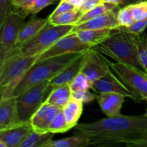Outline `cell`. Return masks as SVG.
<instances>
[{
  "label": "cell",
  "mask_w": 147,
  "mask_h": 147,
  "mask_svg": "<svg viewBox=\"0 0 147 147\" xmlns=\"http://www.w3.org/2000/svg\"><path fill=\"white\" fill-rule=\"evenodd\" d=\"M64 108L67 109L70 113H73L78 119H80L82 113H83V103L77 100V99L72 98L70 101L67 103V104Z\"/></svg>",
  "instance_id": "1f68e13d"
},
{
  "label": "cell",
  "mask_w": 147,
  "mask_h": 147,
  "mask_svg": "<svg viewBox=\"0 0 147 147\" xmlns=\"http://www.w3.org/2000/svg\"><path fill=\"white\" fill-rule=\"evenodd\" d=\"M81 53H68L37 61L17 85L12 96L16 97L34 85L45 80H51Z\"/></svg>",
  "instance_id": "3957f363"
},
{
  "label": "cell",
  "mask_w": 147,
  "mask_h": 147,
  "mask_svg": "<svg viewBox=\"0 0 147 147\" xmlns=\"http://www.w3.org/2000/svg\"><path fill=\"white\" fill-rule=\"evenodd\" d=\"M50 80L34 85L16 96L19 116L22 121H29L34 113L42 105L51 92Z\"/></svg>",
  "instance_id": "8992f818"
},
{
  "label": "cell",
  "mask_w": 147,
  "mask_h": 147,
  "mask_svg": "<svg viewBox=\"0 0 147 147\" xmlns=\"http://www.w3.org/2000/svg\"><path fill=\"white\" fill-rule=\"evenodd\" d=\"M26 16L19 9H11L0 26V63L11 55L17 47L19 34Z\"/></svg>",
  "instance_id": "52a82bcc"
},
{
  "label": "cell",
  "mask_w": 147,
  "mask_h": 147,
  "mask_svg": "<svg viewBox=\"0 0 147 147\" xmlns=\"http://www.w3.org/2000/svg\"><path fill=\"white\" fill-rule=\"evenodd\" d=\"M35 0H11V5L17 9L24 11L30 7Z\"/></svg>",
  "instance_id": "8d00e7d4"
},
{
  "label": "cell",
  "mask_w": 147,
  "mask_h": 147,
  "mask_svg": "<svg viewBox=\"0 0 147 147\" xmlns=\"http://www.w3.org/2000/svg\"><path fill=\"white\" fill-rule=\"evenodd\" d=\"M92 83L85 73L80 72L70 83L72 91H82L91 89Z\"/></svg>",
  "instance_id": "4316f807"
},
{
  "label": "cell",
  "mask_w": 147,
  "mask_h": 147,
  "mask_svg": "<svg viewBox=\"0 0 147 147\" xmlns=\"http://www.w3.org/2000/svg\"><path fill=\"white\" fill-rule=\"evenodd\" d=\"M100 3H102V1H99V0H84L82 5L79 7V9L83 14L96 7Z\"/></svg>",
  "instance_id": "74e56055"
},
{
  "label": "cell",
  "mask_w": 147,
  "mask_h": 147,
  "mask_svg": "<svg viewBox=\"0 0 147 147\" xmlns=\"http://www.w3.org/2000/svg\"><path fill=\"white\" fill-rule=\"evenodd\" d=\"M90 48L91 47L80 41L75 32H72L70 34L59 39L50 48L42 53L37 61L68 53H83Z\"/></svg>",
  "instance_id": "30bf717a"
},
{
  "label": "cell",
  "mask_w": 147,
  "mask_h": 147,
  "mask_svg": "<svg viewBox=\"0 0 147 147\" xmlns=\"http://www.w3.org/2000/svg\"><path fill=\"white\" fill-rule=\"evenodd\" d=\"M117 20L119 28L129 27L135 23L133 14L131 12V7L129 4L118 10Z\"/></svg>",
  "instance_id": "d4e9b609"
},
{
  "label": "cell",
  "mask_w": 147,
  "mask_h": 147,
  "mask_svg": "<svg viewBox=\"0 0 147 147\" xmlns=\"http://www.w3.org/2000/svg\"><path fill=\"white\" fill-rule=\"evenodd\" d=\"M90 146L89 139L84 134H78L58 140H53L48 147H86Z\"/></svg>",
  "instance_id": "7402d4cb"
},
{
  "label": "cell",
  "mask_w": 147,
  "mask_h": 147,
  "mask_svg": "<svg viewBox=\"0 0 147 147\" xmlns=\"http://www.w3.org/2000/svg\"><path fill=\"white\" fill-rule=\"evenodd\" d=\"M144 100L145 101H146V103H147V98L146 99H144ZM145 115H146V116H147V108H146V111H145V113H144Z\"/></svg>",
  "instance_id": "b9f144b4"
},
{
  "label": "cell",
  "mask_w": 147,
  "mask_h": 147,
  "mask_svg": "<svg viewBox=\"0 0 147 147\" xmlns=\"http://www.w3.org/2000/svg\"><path fill=\"white\" fill-rule=\"evenodd\" d=\"M117 8L118 6L114 5V4H109V3L105 2L100 3L98 5L96 6V7L90 9V11L82 14L80 20L77 22V23L74 26H77L80 24H83V23L86 22H88L89 20H92V19H94L96 17H98L99 15H101V14H104V13L108 12V11H111V10L115 9Z\"/></svg>",
  "instance_id": "cb8c5ba5"
},
{
  "label": "cell",
  "mask_w": 147,
  "mask_h": 147,
  "mask_svg": "<svg viewBox=\"0 0 147 147\" xmlns=\"http://www.w3.org/2000/svg\"><path fill=\"white\" fill-rule=\"evenodd\" d=\"M72 98V90L70 84L53 88L45 102L63 109Z\"/></svg>",
  "instance_id": "ffe728a7"
},
{
  "label": "cell",
  "mask_w": 147,
  "mask_h": 147,
  "mask_svg": "<svg viewBox=\"0 0 147 147\" xmlns=\"http://www.w3.org/2000/svg\"><path fill=\"white\" fill-rule=\"evenodd\" d=\"M147 27V17L141 20V21L136 22L134 24H132L129 27H123V28H118L120 30L126 31L130 34L136 36H139L144 32L145 30Z\"/></svg>",
  "instance_id": "4dcf8cb0"
},
{
  "label": "cell",
  "mask_w": 147,
  "mask_h": 147,
  "mask_svg": "<svg viewBox=\"0 0 147 147\" xmlns=\"http://www.w3.org/2000/svg\"><path fill=\"white\" fill-rule=\"evenodd\" d=\"M70 129H71L68 126L66 121L63 109H62L50 123L49 126V131L53 134L65 133Z\"/></svg>",
  "instance_id": "484cf974"
},
{
  "label": "cell",
  "mask_w": 147,
  "mask_h": 147,
  "mask_svg": "<svg viewBox=\"0 0 147 147\" xmlns=\"http://www.w3.org/2000/svg\"><path fill=\"white\" fill-rule=\"evenodd\" d=\"M11 0H0V26L11 9Z\"/></svg>",
  "instance_id": "d590c367"
},
{
  "label": "cell",
  "mask_w": 147,
  "mask_h": 147,
  "mask_svg": "<svg viewBox=\"0 0 147 147\" xmlns=\"http://www.w3.org/2000/svg\"><path fill=\"white\" fill-rule=\"evenodd\" d=\"M57 1H58V0H35L29 8L22 11L26 17L27 15H30V14H34L35 15L39 11L45 8L46 7L54 4Z\"/></svg>",
  "instance_id": "f546056e"
},
{
  "label": "cell",
  "mask_w": 147,
  "mask_h": 147,
  "mask_svg": "<svg viewBox=\"0 0 147 147\" xmlns=\"http://www.w3.org/2000/svg\"><path fill=\"white\" fill-rule=\"evenodd\" d=\"M110 70L106 58L103 54L91 48L86 58L82 72L88 76L92 83L103 77Z\"/></svg>",
  "instance_id": "7c38bea8"
},
{
  "label": "cell",
  "mask_w": 147,
  "mask_h": 147,
  "mask_svg": "<svg viewBox=\"0 0 147 147\" xmlns=\"http://www.w3.org/2000/svg\"><path fill=\"white\" fill-rule=\"evenodd\" d=\"M39 57L13 53L0 63V98L12 96L17 85Z\"/></svg>",
  "instance_id": "277c9868"
},
{
  "label": "cell",
  "mask_w": 147,
  "mask_h": 147,
  "mask_svg": "<svg viewBox=\"0 0 147 147\" xmlns=\"http://www.w3.org/2000/svg\"><path fill=\"white\" fill-rule=\"evenodd\" d=\"M23 122L19 116L16 97L0 98V131L14 127Z\"/></svg>",
  "instance_id": "5bb4252c"
},
{
  "label": "cell",
  "mask_w": 147,
  "mask_h": 147,
  "mask_svg": "<svg viewBox=\"0 0 147 147\" xmlns=\"http://www.w3.org/2000/svg\"><path fill=\"white\" fill-rule=\"evenodd\" d=\"M61 109L45 101L30 120L34 131L40 133L48 132L50 123Z\"/></svg>",
  "instance_id": "9a60e30c"
},
{
  "label": "cell",
  "mask_w": 147,
  "mask_h": 147,
  "mask_svg": "<svg viewBox=\"0 0 147 147\" xmlns=\"http://www.w3.org/2000/svg\"><path fill=\"white\" fill-rule=\"evenodd\" d=\"M72 98L77 99L83 102V103H90L96 98V95L92 93L91 92L89 91V90H82V91H72Z\"/></svg>",
  "instance_id": "e575fe53"
},
{
  "label": "cell",
  "mask_w": 147,
  "mask_h": 147,
  "mask_svg": "<svg viewBox=\"0 0 147 147\" xmlns=\"http://www.w3.org/2000/svg\"><path fill=\"white\" fill-rule=\"evenodd\" d=\"M54 134L50 131L40 133L34 131L22 143L20 147H48L53 141Z\"/></svg>",
  "instance_id": "44dd1931"
},
{
  "label": "cell",
  "mask_w": 147,
  "mask_h": 147,
  "mask_svg": "<svg viewBox=\"0 0 147 147\" xmlns=\"http://www.w3.org/2000/svg\"><path fill=\"white\" fill-rule=\"evenodd\" d=\"M91 90L95 93H116L129 98L136 102H141L142 97L131 88L127 83H125L111 69L106 75L98 79L92 84Z\"/></svg>",
  "instance_id": "ba28073f"
},
{
  "label": "cell",
  "mask_w": 147,
  "mask_h": 147,
  "mask_svg": "<svg viewBox=\"0 0 147 147\" xmlns=\"http://www.w3.org/2000/svg\"><path fill=\"white\" fill-rule=\"evenodd\" d=\"M91 48L82 53L78 57L67 65L59 74L50 80L52 88L58 87L63 85L70 84L72 80L82 71L86 61V58Z\"/></svg>",
  "instance_id": "4fadbf2b"
},
{
  "label": "cell",
  "mask_w": 147,
  "mask_h": 147,
  "mask_svg": "<svg viewBox=\"0 0 147 147\" xmlns=\"http://www.w3.org/2000/svg\"><path fill=\"white\" fill-rule=\"evenodd\" d=\"M140 1V0H128L127 2H126V4H132V3L136 2V1Z\"/></svg>",
  "instance_id": "60d3db41"
},
{
  "label": "cell",
  "mask_w": 147,
  "mask_h": 147,
  "mask_svg": "<svg viewBox=\"0 0 147 147\" xmlns=\"http://www.w3.org/2000/svg\"><path fill=\"white\" fill-rule=\"evenodd\" d=\"M88 137L90 146L122 145L147 131V116L118 115L93 123H79L75 127Z\"/></svg>",
  "instance_id": "6da1fadb"
},
{
  "label": "cell",
  "mask_w": 147,
  "mask_h": 147,
  "mask_svg": "<svg viewBox=\"0 0 147 147\" xmlns=\"http://www.w3.org/2000/svg\"><path fill=\"white\" fill-rule=\"evenodd\" d=\"M138 53L142 64L147 73V33L136 36Z\"/></svg>",
  "instance_id": "83f0119b"
},
{
  "label": "cell",
  "mask_w": 147,
  "mask_h": 147,
  "mask_svg": "<svg viewBox=\"0 0 147 147\" xmlns=\"http://www.w3.org/2000/svg\"><path fill=\"white\" fill-rule=\"evenodd\" d=\"M83 13L79 8L57 15L53 18H49V22L53 25H73L80 20Z\"/></svg>",
  "instance_id": "603a6c76"
},
{
  "label": "cell",
  "mask_w": 147,
  "mask_h": 147,
  "mask_svg": "<svg viewBox=\"0 0 147 147\" xmlns=\"http://www.w3.org/2000/svg\"><path fill=\"white\" fill-rule=\"evenodd\" d=\"M110 68L134 90L142 100L147 98V73L123 63H111L106 59Z\"/></svg>",
  "instance_id": "9c48e42d"
},
{
  "label": "cell",
  "mask_w": 147,
  "mask_h": 147,
  "mask_svg": "<svg viewBox=\"0 0 147 147\" xmlns=\"http://www.w3.org/2000/svg\"><path fill=\"white\" fill-rule=\"evenodd\" d=\"M96 100L102 111L108 116H115L121 114L125 96L116 93H99Z\"/></svg>",
  "instance_id": "e0dca14e"
},
{
  "label": "cell",
  "mask_w": 147,
  "mask_h": 147,
  "mask_svg": "<svg viewBox=\"0 0 147 147\" xmlns=\"http://www.w3.org/2000/svg\"><path fill=\"white\" fill-rule=\"evenodd\" d=\"M113 30L109 28L99 30H78L76 33L80 41L90 47H96L101 44L111 34Z\"/></svg>",
  "instance_id": "d6986e66"
},
{
  "label": "cell",
  "mask_w": 147,
  "mask_h": 147,
  "mask_svg": "<svg viewBox=\"0 0 147 147\" xmlns=\"http://www.w3.org/2000/svg\"><path fill=\"white\" fill-rule=\"evenodd\" d=\"M32 131L34 129L30 121L0 131V147H20Z\"/></svg>",
  "instance_id": "8fae6325"
},
{
  "label": "cell",
  "mask_w": 147,
  "mask_h": 147,
  "mask_svg": "<svg viewBox=\"0 0 147 147\" xmlns=\"http://www.w3.org/2000/svg\"><path fill=\"white\" fill-rule=\"evenodd\" d=\"M73 27V25H53L48 22L35 36L17 47L13 53H21L26 55H40L59 39L72 32Z\"/></svg>",
  "instance_id": "5b68a950"
},
{
  "label": "cell",
  "mask_w": 147,
  "mask_h": 147,
  "mask_svg": "<svg viewBox=\"0 0 147 147\" xmlns=\"http://www.w3.org/2000/svg\"><path fill=\"white\" fill-rule=\"evenodd\" d=\"M131 12L134 19L136 22L141 21L147 17V0H140L136 2L132 3Z\"/></svg>",
  "instance_id": "f1b7e54d"
},
{
  "label": "cell",
  "mask_w": 147,
  "mask_h": 147,
  "mask_svg": "<svg viewBox=\"0 0 147 147\" xmlns=\"http://www.w3.org/2000/svg\"><path fill=\"white\" fill-rule=\"evenodd\" d=\"M99 1H102V2H103V0H99Z\"/></svg>",
  "instance_id": "7bdbcfd3"
},
{
  "label": "cell",
  "mask_w": 147,
  "mask_h": 147,
  "mask_svg": "<svg viewBox=\"0 0 147 147\" xmlns=\"http://www.w3.org/2000/svg\"><path fill=\"white\" fill-rule=\"evenodd\" d=\"M122 145H125L126 146L147 147V131L139 136L127 139Z\"/></svg>",
  "instance_id": "836d02e7"
},
{
  "label": "cell",
  "mask_w": 147,
  "mask_h": 147,
  "mask_svg": "<svg viewBox=\"0 0 147 147\" xmlns=\"http://www.w3.org/2000/svg\"><path fill=\"white\" fill-rule=\"evenodd\" d=\"M128 0H103V2L109 3V4H114L116 6H120L122 4H126Z\"/></svg>",
  "instance_id": "f35d334b"
},
{
  "label": "cell",
  "mask_w": 147,
  "mask_h": 147,
  "mask_svg": "<svg viewBox=\"0 0 147 147\" xmlns=\"http://www.w3.org/2000/svg\"><path fill=\"white\" fill-rule=\"evenodd\" d=\"M117 13L118 10H116V9L111 10L83 24L74 26L73 32L83 30H99L106 28L111 29L113 30H117L119 28Z\"/></svg>",
  "instance_id": "2e32d148"
},
{
  "label": "cell",
  "mask_w": 147,
  "mask_h": 147,
  "mask_svg": "<svg viewBox=\"0 0 147 147\" xmlns=\"http://www.w3.org/2000/svg\"><path fill=\"white\" fill-rule=\"evenodd\" d=\"M48 17L43 19L37 18V17L33 16L28 22L24 23L21 28L20 34H19L16 49L31 40L48 23Z\"/></svg>",
  "instance_id": "ac0fdd59"
},
{
  "label": "cell",
  "mask_w": 147,
  "mask_h": 147,
  "mask_svg": "<svg viewBox=\"0 0 147 147\" xmlns=\"http://www.w3.org/2000/svg\"><path fill=\"white\" fill-rule=\"evenodd\" d=\"M77 8V7L73 5L71 3L67 2L66 1H63V0H60V2L59 3L57 7L55 9L54 11L50 14V15L48 17L49 18H53V17H56V16L60 15V14L65 13L67 11H71V10H73Z\"/></svg>",
  "instance_id": "d6a6232c"
},
{
  "label": "cell",
  "mask_w": 147,
  "mask_h": 147,
  "mask_svg": "<svg viewBox=\"0 0 147 147\" xmlns=\"http://www.w3.org/2000/svg\"><path fill=\"white\" fill-rule=\"evenodd\" d=\"M115 31L101 44L93 48L101 54L111 57L118 63L133 66L145 72L139 58L136 35L120 29Z\"/></svg>",
  "instance_id": "7a4b0ae2"
},
{
  "label": "cell",
  "mask_w": 147,
  "mask_h": 147,
  "mask_svg": "<svg viewBox=\"0 0 147 147\" xmlns=\"http://www.w3.org/2000/svg\"><path fill=\"white\" fill-rule=\"evenodd\" d=\"M63 1H67V2L71 3L73 5H75L76 7H77L78 8H79V7L82 5V4H83L84 0H63Z\"/></svg>",
  "instance_id": "ab89813d"
}]
</instances>
